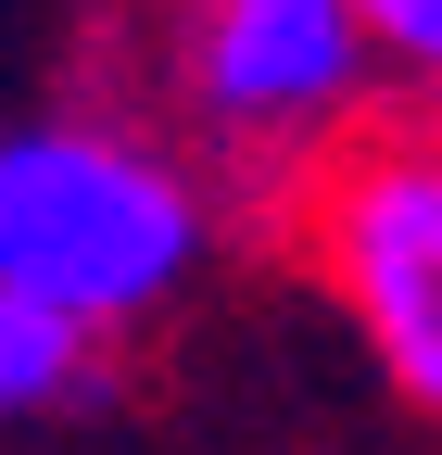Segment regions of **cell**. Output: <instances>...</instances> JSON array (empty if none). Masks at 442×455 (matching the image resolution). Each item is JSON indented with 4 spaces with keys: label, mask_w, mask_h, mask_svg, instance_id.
Instances as JSON below:
<instances>
[{
    "label": "cell",
    "mask_w": 442,
    "mask_h": 455,
    "mask_svg": "<svg viewBox=\"0 0 442 455\" xmlns=\"http://www.w3.org/2000/svg\"><path fill=\"white\" fill-rule=\"evenodd\" d=\"M215 241V190L190 152H164L114 114H38L0 127V291L51 329H139L190 291Z\"/></svg>",
    "instance_id": "obj_1"
},
{
    "label": "cell",
    "mask_w": 442,
    "mask_h": 455,
    "mask_svg": "<svg viewBox=\"0 0 442 455\" xmlns=\"http://www.w3.org/2000/svg\"><path fill=\"white\" fill-rule=\"evenodd\" d=\"M379 38L354 0H178V114L228 164H316L367 140Z\"/></svg>",
    "instance_id": "obj_2"
},
{
    "label": "cell",
    "mask_w": 442,
    "mask_h": 455,
    "mask_svg": "<svg viewBox=\"0 0 442 455\" xmlns=\"http://www.w3.org/2000/svg\"><path fill=\"white\" fill-rule=\"evenodd\" d=\"M304 253L379 355V379L417 418H442V140L430 127L342 140L304 178Z\"/></svg>",
    "instance_id": "obj_3"
},
{
    "label": "cell",
    "mask_w": 442,
    "mask_h": 455,
    "mask_svg": "<svg viewBox=\"0 0 442 455\" xmlns=\"http://www.w3.org/2000/svg\"><path fill=\"white\" fill-rule=\"evenodd\" d=\"M64 392H89V341L0 291V418H38V405H64Z\"/></svg>",
    "instance_id": "obj_4"
},
{
    "label": "cell",
    "mask_w": 442,
    "mask_h": 455,
    "mask_svg": "<svg viewBox=\"0 0 442 455\" xmlns=\"http://www.w3.org/2000/svg\"><path fill=\"white\" fill-rule=\"evenodd\" d=\"M354 13H367V38H379L392 76H430L442 89V0H354Z\"/></svg>",
    "instance_id": "obj_5"
},
{
    "label": "cell",
    "mask_w": 442,
    "mask_h": 455,
    "mask_svg": "<svg viewBox=\"0 0 442 455\" xmlns=\"http://www.w3.org/2000/svg\"><path fill=\"white\" fill-rule=\"evenodd\" d=\"M430 140H442V114H430Z\"/></svg>",
    "instance_id": "obj_6"
}]
</instances>
